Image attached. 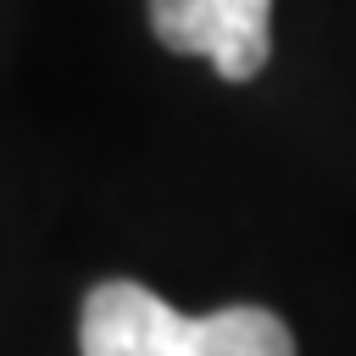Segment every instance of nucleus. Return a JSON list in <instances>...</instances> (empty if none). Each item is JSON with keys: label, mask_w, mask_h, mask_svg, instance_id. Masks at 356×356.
I'll return each mask as SVG.
<instances>
[{"label": "nucleus", "mask_w": 356, "mask_h": 356, "mask_svg": "<svg viewBox=\"0 0 356 356\" xmlns=\"http://www.w3.org/2000/svg\"><path fill=\"white\" fill-rule=\"evenodd\" d=\"M83 356H295V334L267 306L178 312L134 278H106L89 289L78 317Z\"/></svg>", "instance_id": "nucleus-1"}, {"label": "nucleus", "mask_w": 356, "mask_h": 356, "mask_svg": "<svg viewBox=\"0 0 356 356\" xmlns=\"http://www.w3.org/2000/svg\"><path fill=\"white\" fill-rule=\"evenodd\" d=\"M150 33L178 56H206L228 83H250L273 56V0H150Z\"/></svg>", "instance_id": "nucleus-2"}]
</instances>
